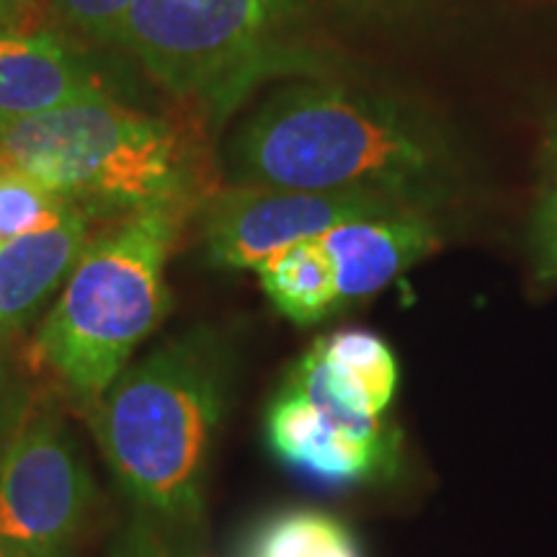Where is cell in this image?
I'll list each match as a JSON object with an SVG mask.
<instances>
[{
  "instance_id": "obj_18",
  "label": "cell",
  "mask_w": 557,
  "mask_h": 557,
  "mask_svg": "<svg viewBox=\"0 0 557 557\" xmlns=\"http://www.w3.org/2000/svg\"><path fill=\"white\" fill-rule=\"evenodd\" d=\"M13 13H16V0H0V26H9Z\"/></svg>"
},
{
  "instance_id": "obj_5",
  "label": "cell",
  "mask_w": 557,
  "mask_h": 557,
  "mask_svg": "<svg viewBox=\"0 0 557 557\" xmlns=\"http://www.w3.org/2000/svg\"><path fill=\"white\" fill-rule=\"evenodd\" d=\"M299 0H135L109 41L178 99L227 111L267 75Z\"/></svg>"
},
{
  "instance_id": "obj_11",
  "label": "cell",
  "mask_w": 557,
  "mask_h": 557,
  "mask_svg": "<svg viewBox=\"0 0 557 557\" xmlns=\"http://www.w3.org/2000/svg\"><path fill=\"white\" fill-rule=\"evenodd\" d=\"M90 214H70L58 225L0 243V336L21 331L37 318L90 243Z\"/></svg>"
},
{
  "instance_id": "obj_10",
  "label": "cell",
  "mask_w": 557,
  "mask_h": 557,
  "mask_svg": "<svg viewBox=\"0 0 557 557\" xmlns=\"http://www.w3.org/2000/svg\"><path fill=\"white\" fill-rule=\"evenodd\" d=\"M94 99H109L107 81L67 45L45 32L0 26V122Z\"/></svg>"
},
{
  "instance_id": "obj_12",
  "label": "cell",
  "mask_w": 557,
  "mask_h": 557,
  "mask_svg": "<svg viewBox=\"0 0 557 557\" xmlns=\"http://www.w3.org/2000/svg\"><path fill=\"white\" fill-rule=\"evenodd\" d=\"M289 374L361 418L385 416L398 389V361L393 348L369 331L320 336Z\"/></svg>"
},
{
  "instance_id": "obj_2",
  "label": "cell",
  "mask_w": 557,
  "mask_h": 557,
  "mask_svg": "<svg viewBox=\"0 0 557 557\" xmlns=\"http://www.w3.org/2000/svg\"><path fill=\"white\" fill-rule=\"evenodd\" d=\"M227 171L233 184L369 189L431 212L455 184V152L406 103L341 83H295L240 124Z\"/></svg>"
},
{
  "instance_id": "obj_13",
  "label": "cell",
  "mask_w": 557,
  "mask_h": 557,
  "mask_svg": "<svg viewBox=\"0 0 557 557\" xmlns=\"http://www.w3.org/2000/svg\"><path fill=\"white\" fill-rule=\"evenodd\" d=\"M253 271L271 305L297 325L320 323L341 310L336 267L318 238L278 250Z\"/></svg>"
},
{
  "instance_id": "obj_4",
  "label": "cell",
  "mask_w": 557,
  "mask_h": 557,
  "mask_svg": "<svg viewBox=\"0 0 557 557\" xmlns=\"http://www.w3.org/2000/svg\"><path fill=\"white\" fill-rule=\"evenodd\" d=\"M199 205H152L94 235L34 351L83 406L99 400L169 312L165 267Z\"/></svg>"
},
{
  "instance_id": "obj_16",
  "label": "cell",
  "mask_w": 557,
  "mask_h": 557,
  "mask_svg": "<svg viewBox=\"0 0 557 557\" xmlns=\"http://www.w3.org/2000/svg\"><path fill=\"white\" fill-rule=\"evenodd\" d=\"M532 250L537 274L557 278V120L549 124L545 137L542 181L532 218Z\"/></svg>"
},
{
  "instance_id": "obj_17",
  "label": "cell",
  "mask_w": 557,
  "mask_h": 557,
  "mask_svg": "<svg viewBox=\"0 0 557 557\" xmlns=\"http://www.w3.org/2000/svg\"><path fill=\"white\" fill-rule=\"evenodd\" d=\"M132 3L135 0H50L65 24L99 41H109Z\"/></svg>"
},
{
  "instance_id": "obj_6",
  "label": "cell",
  "mask_w": 557,
  "mask_h": 557,
  "mask_svg": "<svg viewBox=\"0 0 557 557\" xmlns=\"http://www.w3.org/2000/svg\"><path fill=\"white\" fill-rule=\"evenodd\" d=\"M94 480L73 431L34 410L0 455V557H73Z\"/></svg>"
},
{
  "instance_id": "obj_8",
  "label": "cell",
  "mask_w": 557,
  "mask_h": 557,
  "mask_svg": "<svg viewBox=\"0 0 557 557\" xmlns=\"http://www.w3.org/2000/svg\"><path fill=\"white\" fill-rule=\"evenodd\" d=\"M269 444L278 459L323 483H364L393 475L398 431L382 418H361L287 374L271 400Z\"/></svg>"
},
{
  "instance_id": "obj_3",
  "label": "cell",
  "mask_w": 557,
  "mask_h": 557,
  "mask_svg": "<svg viewBox=\"0 0 557 557\" xmlns=\"http://www.w3.org/2000/svg\"><path fill=\"white\" fill-rule=\"evenodd\" d=\"M0 158L90 218H124L173 201L201 207L220 189L201 143L111 99L0 122Z\"/></svg>"
},
{
  "instance_id": "obj_1",
  "label": "cell",
  "mask_w": 557,
  "mask_h": 557,
  "mask_svg": "<svg viewBox=\"0 0 557 557\" xmlns=\"http://www.w3.org/2000/svg\"><path fill=\"white\" fill-rule=\"evenodd\" d=\"M225 398V346L194 331L124 367L88 406L90 431L129 506L127 557L191 555Z\"/></svg>"
},
{
  "instance_id": "obj_9",
  "label": "cell",
  "mask_w": 557,
  "mask_h": 557,
  "mask_svg": "<svg viewBox=\"0 0 557 557\" xmlns=\"http://www.w3.org/2000/svg\"><path fill=\"white\" fill-rule=\"evenodd\" d=\"M318 240L336 267L341 308L377 295L442 246L429 209H403L382 218L344 222Z\"/></svg>"
},
{
  "instance_id": "obj_14",
  "label": "cell",
  "mask_w": 557,
  "mask_h": 557,
  "mask_svg": "<svg viewBox=\"0 0 557 557\" xmlns=\"http://www.w3.org/2000/svg\"><path fill=\"white\" fill-rule=\"evenodd\" d=\"M246 557H359L346 527L318 511H289L263 524Z\"/></svg>"
},
{
  "instance_id": "obj_7",
  "label": "cell",
  "mask_w": 557,
  "mask_h": 557,
  "mask_svg": "<svg viewBox=\"0 0 557 557\" xmlns=\"http://www.w3.org/2000/svg\"><path fill=\"white\" fill-rule=\"evenodd\" d=\"M421 209L398 197L369 189H282V186L230 184L199 207L201 240L214 267L256 269L269 256L320 238L344 222Z\"/></svg>"
},
{
  "instance_id": "obj_15",
  "label": "cell",
  "mask_w": 557,
  "mask_h": 557,
  "mask_svg": "<svg viewBox=\"0 0 557 557\" xmlns=\"http://www.w3.org/2000/svg\"><path fill=\"white\" fill-rule=\"evenodd\" d=\"M73 212H78V207L54 194L29 171L0 158V243L58 225Z\"/></svg>"
}]
</instances>
